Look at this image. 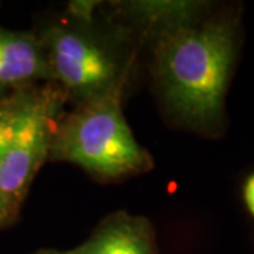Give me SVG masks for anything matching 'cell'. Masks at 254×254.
<instances>
[{
  "mask_svg": "<svg viewBox=\"0 0 254 254\" xmlns=\"http://www.w3.org/2000/svg\"><path fill=\"white\" fill-rule=\"evenodd\" d=\"M236 43L235 23L218 18L199 20L155 38L153 76L174 118L200 130L218 126Z\"/></svg>",
  "mask_w": 254,
  "mask_h": 254,
  "instance_id": "cell-1",
  "label": "cell"
},
{
  "mask_svg": "<svg viewBox=\"0 0 254 254\" xmlns=\"http://www.w3.org/2000/svg\"><path fill=\"white\" fill-rule=\"evenodd\" d=\"M128 71L109 91L58 120L50 148L51 161L76 165L103 181L138 175L153 167L151 155L137 141L123 115Z\"/></svg>",
  "mask_w": 254,
  "mask_h": 254,
  "instance_id": "cell-2",
  "label": "cell"
},
{
  "mask_svg": "<svg viewBox=\"0 0 254 254\" xmlns=\"http://www.w3.org/2000/svg\"><path fill=\"white\" fill-rule=\"evenodd\" d=\"M66 99L54 82L26 88L17 125L0 160V198L14 218L36 175L50 158L60 112Z\"/></svg>",
  "mask_w": 254,
  "mask_h": 254,
  "instance_id": "cell-3",
  "label": "cell"
},
{
  "mask_svg": "<svg viewBox=\"0 0 254 254\" xmlns=\"http://www.w3.org/2000/svg\"><path fill=\"white\" fill-rule=\"evenodd\" d=\"M47 53L51 79L78 105L103 95L130 68L103 41L82 27L57 24L40 37Z\"/></svg>",
  "mask_w": 254,
  "mask_h": 254,
  "instance_id": "cell-4",
  "label": "cell"
},
{
  "mask_svg": "<svg viewBox=\"0 0 254 254\" xmlns=\"http://www.w3.org/2000/svg\"><path fill=\"white\" fill-rule=\"evenodd\" d=\"M38 81L53 82L41 38L0 26V91L24 89Z\"/></svg>",
  "mask_w": 254,
  "mask_h": 254,
  "instance_id": "cell-5",
  "label": "cell"
},
{
  "mask_svg": "<svg viewBox=\"0 0 254 254\" xmlns=\"http://www.w3.org/2000/svg\"><path fill=\"white\" fill-rule=\"evenodd\" d=\"M71 254H153L148 220L126 212L113 213Z\"/></svg>",
  "mask_w": 254,
  "mask_h": 254,
  "instance_id": "cell-6",
  "label": "cell"
},
{
  "mask_svg": "<svg viewBox=\"0 0 254 254\" xmlns=\"http://www.w3.org/2000/svg\"><path fill=\"white\" fill-rule=\"evenodd\" d=\"M119 10L155 38L199 21L203 3L175 0H138L118 3Z\"/></svg>",
  "mask_w": 254,
  "mask_h": 254,
  "instance_id": "cell-7",
  "label": "cell"
},
{
  "mask_svg": "<svg viewBox=\"0 0 254 254\" xmlns=\"http://www.w3.org/2000/svg\"><path fill=\"white\" fill-rule=\"evenodd\" d=\"M24 89H20L9 98L0 99V160L4 154L17 125L24 98Z\"/></svg>",
  "mask_w": 254,
  "mask_h": 254,
  "instance_id": "cell-8",
  "label": "cell"
},
{
  "mask_svg": "<svg viewBox=\"0 0 254 254\" xmlns=\"http://www.w3.org/2000/svg\"><path fill=\"white\" fill-rule=\"evenodd\" d=\"M245 202L249 210H250V213L254 216V174L246 181Z\"/></svg>",
  "mask_w": 254,
  "mask_h": 254,
  "instance_id": "cell-9",
  "label": "cell"
},
{
  "mask_svg": "<svg viewBox=\"0 0 254 254\" xmlns=\"http://www.w3.org/2000/svg\"><path fill=\"white\" fill-rule=\"evenodd\" d=\"M11 219H13V216H11L10 210L7 209V206L4 205L3 199L0 198V226H3L6 222H9Z\"/></svg>",
  "mask_w": 254,
  "mask_h": 254,
  "instance_id": "cell-10",
  "label": "cell"
},
{
  "mask_svg": "<svg viewBox=\"0 0 254 254\" xmlns=\"http://www.w3.org/2000/svg\"><path fill=\"white\" fill-rule=\"evenodd\" d=\"M38 254H71V253H60V252H43V253Z\"/></svg>",
  "mask_w": 254,
  "mask_h": 254,
  "instance_id": "cell-11",
  "label": "cell"
}]
</instances>
